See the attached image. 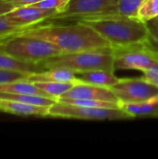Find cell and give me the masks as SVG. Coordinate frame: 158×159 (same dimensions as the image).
<instances>
[{
  "instance_id": "cell-1",
  "label": "cell",
  "mask_w": 158,
  "mask_h": 159,
  "mask_svg": "<svg viewBox=\"0 0 158 159\" xmlns=\"http://www.w3.org/2000/svg\"><path fill=\"white\" fill-rule=\"evenodd\" d=\"M19 34L46 40L63 53L111 48V44L88 24L75 20L72 24H35L23 28Z\"/></svg>"
},
{
  "instance_id": "cell-2",
  "label": "cell",
  "mask_w": 158,
  "mask_h": 159,
  "mask_svg": "<svg viewBox=\"0 0 158 159\" xmlns=\"http://www.w3.org/2000/svg\"><path fill=\"white\" fill-rule=\"evenodd\" d=\"M76 20L93 28L112 47L145 43L148 37L147 25L138 17L115 13L86 17Z\"/></svg>"
},
{
  "instance_id": "cell-3",
  "label": "cell",
  "mask_w": 158,
  "mask_h": 159,
  "mask_svg": "<svg viewBox=\"0 0 158 159\" xmlns=\"http://www.w3.org/2000/svg\"><path fill=\"white\" fill-rule=\"evenodd\" d=\"M39 65L42 70L63 68L74 74L98 69L115 71L114 55L111 48L61 53L44 61Z\"/></svg>"
},
{
  "instance_id": "cell-4",
  "label": "cell",
  "mask_w": 158,
  "mask_h": 159,
  "mask_svg": "<svg viewBox=\"0 0 158 159\" xmlns=\"http://www.w3.org/2000/svg\"><path fill=\"white\" fill-rule=\"evenodd\" d=\"M0 51L34 64H40L51 57L63 53L55 45L46 40L19 34L0 38Z\"/></svg>"
},
{
  "instance_id": "cell-5",
  "label": "cell",
  "mask_w": 158,
  "mask_h": 159,
  "mask_svg": "<svg viewBox=\"0 0 158 159\" xmlns=\"http://www.w3.org/2000/svg\"><path fill=\"white\" fill-rule=\"evenodd\" d=\"M114 55V70H138L143 72L158 64V52L145 43L111 47Z\"/></svg>"
},
{
  "instance_id": "cell-6",
  "label": "cell",
  "mask_w": 158,
  "mask_h": 159,
  "mask_svg": "<svg viewBox=\"0 0 158 159\" xmlns=\"http://www.w3.org/2000/svg\"><path fill=\"white\" fill-rule=\"evenodd\" d=\"M48 116L84 120H123L132 118L121 108H93L57 101L48 109Z\"/></svg>"
},
{
  "instance_id": "cell-7",
  "label": "cell",
  "mask_w": 158,
  "mask_h": 159,
  "mask_svg": "<svg viewBox=\"0 0 158 159\" xmlns=\"http://www.w3.org/2000/svg\"><path fill=\"white\" fill-rule=\"evenodd\" d=\"M109 89L115 93L119 103L141 102L158 96L157 87L144 77L119 78L118 82Z\"/></svg>"
},
{
  "instance_id": "cell-8",
  "label": "cell",
  "mask_w": 158,
  "mask_h": 159,
  "mask_svg": "<svg viewBox=\"0 0 158 159\" xmlns=\"http://www.w3.org/2000/svg\"><path fill=\"white\" fill-rule=\"evenodd\" d=\"M117 13V0H70L65 10L52 20H79L81 18Z\"/></svg>"
},
{
  "instance_id": "cell-9",
  "label": "cell",
  "mask_w": 158,
  "mask_h": 159,
  "mask_svg": "<svg viewBox=\"0 0 158 159\" xmlns=\"http://www.w3.org/2000/svg\"><path fill=\"white\" fill-rule=\"evenodd\" d=\"M58 14L55 10L38 8L33 6H23L15 7L5 15L17 26L26 28L41 23L47 20H52Z\"/></svg>"
},
{
  "instance_id": "cell-10",
  "label": "cell",
  "mask_w": 158,
  "mask_h": 159,
  "mask_svg": "<svg viewBox=\"0 0 158 159\" xmlns=\"http://www.w3.org/2000/svg\"><path fill=\"white\" fill-rule=\"evenodd\" d=\"M58 100H99L119 103L111 89L83 83L78 80L70 90L61 95Z\"/></svg>"
},
{
  "instance_id": "cell-11",
  "label": "cell",
  "mask_w": 158,
  "mask_h": 159,
  "mask_svg": "<svg viewBox=\"0 0 158 159\" xmlns=\"http://www.w3.org/2000/svg\"><path fill=\"white\" fill-rule=\"evenodd\" d=\"M49 107L24 103L21 102L1 99L0 98V112H5L16 116H48Z\"/></svg>"
},
{
  "instance_id": "cell-12",
  "label": "cell",
  "mask_w": 158,
  "mask_h": 159,
  "mask_svg": "<svg viewBox=\"0 0 158 159\" xmlns=\"http://www.w3.org/2000/svg\"><path fill=\"white\" fill-rule=\"evenodd\" d=\"M74 75L76 79L80 82L105 88H111L119 80V78L115 75V71L103 69L80 72L75 73Z\"/></svg>"
},
{
  "instance_id": "cell-13",
  "label": "cell",
  "mask_w": 158,
  "mask_h": 159,
  "mask_svg": "<svg viewBox=\"0 0 158 159\" xmlns=\"http://www.w3.org/2000/svg\"><path fill=\"white\" fill-rule=\"evenodd\" d=\"M27 80L35 81H55V82H74L77 81L74 73L63 68L45 69L44 71L33 72L28 75Z\"/></svg>"
},
{
  "instance_id": "cell-14",
  "label": "cell",
  "mask_w": 158,
  "mask_h": 159,
  "mask_svg": "<svg viewBox=\"0 0 158 159\" xmlns=\"http://www.w3.org/2000/svg\"><path fill=\"white\" fill-rule=\"evenodd\" d=\"M120 108L132 118L137 116H154L158 110V96L147 101L132 103H119Z\"/></svg>"
},
{
  "instance_id": "cell-15",
  "label": "cell",
  "mask_w": 158,
  "mask_h": 159,
  "mask_svg": "<svg viewBox=\"0 0 158 159\" xmlns=\"http://www.w3.org/2000/svg\"><path fill=\"white\" fill-rule=\"evenodd\" d=\"M0 92L15 93V94H30V95H38V96H45V97L52 98L51 96L47 94L45 91L37 88L33 82L27 79L19 80V81L5 84V85H0Z\"/></svg>"
},
{
  "instance_id": "cell-16",
  "label": "cell",
  "mask_w": 158,
  "mask_h": 159,
  "mask_svg": "<svg viewBox=\"0 0 158 159\" xmlns=\"http://www.w3.org/2000/svg\"><path fill=\"white\" fill-rule=\"evenodd\" d=\"M0 68L7 69V70H15V71L24 72L28 74L42 70L39 64L25 62L2 51H0Z\"/></svg>"
},
{
  "instance_id": "cell-17",
  "label": "cell",
  "mask_w": 158,
  "mask_h": 159,
  "mask_svg": "<svg viewBox=\"0 0 158 159\" xmlns=\"http://www.w3.org/2000/svg\"><path fill=\"white\" fill-rule=\"evenodd\" d=\"M0 98L14 100L24 103L45 106V107H50L57 102V100L53 98L45 97V96L30 95V94H15V93H7V92H0Z\"/></svg>"
},
{
  "instance_id": "cell-18",
  "label": "cell",
  "mask_w": 158,
  "mask_h": 159,
  "mask_svg": "<svg viewBox=\"0 0 158 159\" xmlns=\"http://www.w3.org/2000/svg\"><path fill=\"white\" fill-rule=\"evenodd\" d=\"M77 81L74 82H55V81H35L33 82L37 88L45 91L47 94L51 96L52 98L58 99L63 95L65 92L70 90L74 85Z\"/></svg>"
},
{
  "instance_id": "cell-19",
  "label": "cell",
  "mask_w": 158,
  "mask_h": 159,
  "mask_svg": "<svg viewBox=\"0 0 158 159\" xmlns=\"http://www.w3.org/2000/svg\"><path fill=\"white\" fill-rule=\"evenodd\" d=\"M145 0H117V13L138 17V11Z\"/></svg>"
},
{
  "instance_id": "cell-20",
  "label": "cell",
  "mask_w": 158,
  "mask_h": 159,
  "mask_svg": "<svg viewBox=\"0 0 158 159\" xmlns=\"http://www.w3.org/2000/svg\"><path fill=\"white\" fill-rule=\"evenodd\" d=\"M158 16V0H145L138 11V18L146 22Z\"/></svg>"
},
{
  "instance_id": "cell-21",
  "label": "cell",
  "mask_w": 158,
  "mask_h": 159,
  "mask_svg": "<svg viewBox=\"0 0 158 159\" xmlns=\"http://www.w3.org/2000/svg\"><path fill=\"white\" fill-rule=\"evenodd\" d=\"M28 75H29L28 73H24V72L0 68V85H5L19 80L27 79Z\"/></svg>"
},
{
  "instance_id": "cell-22",
  "label": "cell",
  "mask_w": 158,
  "mask_h": 159,
  "mask_svg": "<svg viewBox=\"0 0 158 159\" xmlns=\"http://www.w3.org/2000/svg\"><path fill=\"white\" fill-rule=\"evenodd\" d=\"M69 1L70 0H43L31 6L38 7V8H43V9L55 10L60 14L65 10Z\"/></svg>"
},
{
  "instance_id": "cell-23",
  "label": "cell",
  "mask_w": 158,
  "mask_h": 159,
  "mask_svg": "<svg viewBox=\"0 0 158 159\" xmlns=\"http://www.w3.org/2000/svg\"><path fill=\"white\" fill-rule=\"evenodd\" d=\"M22 29L10 21L6 15H0V38L20 33Z\"/></svg>"
},
{
  "instance_id": "cell-24",
  "label": "cell",
  "mask_w": 158,
  "mask_h": 159,
  "mask_svg": "<svg viewBox=\"0 0 158 159\" xmlns=\"http://www.w3.org/2000/svg\"><path fill=\"white\" fill-rule=\"evenodd\" d=\"M145 23L148 28V37L145 41V44L149 48L158 52V25L148 21Z\"/></svg>"
},
{
  "instance_id": "cell-25",
  "label": "cell",
  "mask_w": 158,
  "mask_h": 159,
  "mask_svg": "<svg viewBox=\"0 0 158 159\" xmlns=\"http://www.w3.org/2000/svg\"><path fill=\"white\" fill-rule=\"evenodd\" d=\"M144 78L158 88V64L143 71Z\"/></svg>"
},
{
  "instance_id": "cell-26",
  "label": "cell",
  "mask_w": 158,
  "mask_h": 159,
  "mask_svg": "<svg viewBox=\"0 0 158 159\" xmlns=\"http://www.w3.org/2000/svg\"><path fill=\"white\" fill-rule=\"evenodd\" d=\"M7 1L10 2L16 7H23V6H31L43 0H7Z\"/></svg>"
},
{
  "instance_id": "cell-27",
  "label": "cell",
  "mask_w": 158,
  "mask_h": 159,
  "mask_svg": "<svg viewBox=\"0 0 158 159\" xmlns=\"http://www.w3.org/2000/svg\"><path fill=\"white\" fill-rule=\"evenodd\" d=\"M16 7L8 1H0V15H5L7 12L13 10Z\"/></svg>"
},
{
  "instance_id": "cell-28",
  "label": "cell",
  "mask_w": 158,
  "mask_h": 159,
  "mask_svg": "<svg viewBox=\"0 0 158 159\" xmlns=\"http://www.w3.org/2000/svg\"><path fill=\"white\" fill-rule=\"evenodd\" d=\"M146 22H147V21H146ZM148 22H151V23H153V24L158 25V16L157 17H156L155 19L151 20H148Z\"/></svg>"
},
{
  "instance_id": "cell-29",
  "label": "cell",
  "mask_w": 158,
  "mask_h": 159,
  "mask_svg": "<svg viewBox=\"0 0 158 159\" xmlns=\"http://www.w3.org/2000/svg\"><path fill=\"white\" fill-rule=\"evenodd\" d=\"M153 117H158V110L156 112V114L154 115V116Z\"/></svg>"
},
{
  "instance_id": "cell-30",
  "label": "cell",
  "mask_w": 158,
  "mask_h": 159,
  "mask_svg": "<svg viewBox=\"0 0 158 159\" xmlns=\"http://www.w3.org/2000/svg\"><path fill=\"white\" fill-rule=\"evenodd\" d=\"M0 1H6V0H0Z\"/></svg>"
}]
</instances>
